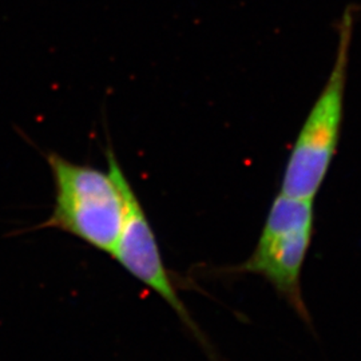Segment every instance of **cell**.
<instances>
[{
    "mask_svg": "<svg viewBox=\"0 0 361 361\" xmlns=\"http://www.w3.org/2000/svg\"><path fill=\"white\" fill-rule=\"evenodd\" d=\"M313 233V201L280 193L271 204L252 256L235 268L240 273L262 276L308 325L312 320L302 298L301 274Z\"/></svg>",
    "mask_w": 361,
    "mask_h": 361,
    "instance_id": "3",
    "label": "cell"
},
{
    "mask_svg": "<svg viewBox=\"0 0 361 361\" xmlns=\"http://www.w3.org/2000/svg\"><path fill=\"white\" fill-rule=\"evenodd\" d=\"M353 20L352 8H347L338 25L332 71L312 106L285 165L280 193L288 197L314 201L334 162L344 118Z\"/></svg>",
    "mask_w": 361,
    "mask_h": 361,
    "instance_id": "2",
    "label": "cell"
},
{
    "mask_svg": "<svg viewBox=\"0 0 361 361\" xmlns=\"http://www.w3.org/2000/svg\"><path fill=\"white\" fill-rule=\"evenodd\" d=\"M122 189L126 205L125 221L111 257L116 258L118 264L125 271H129L134 279L165 300L183 324L188 325L195 335L200 336V340H202L197 325L170 279L161 256L154 231L125 174L122 177Z\"/></svg>",
    "mask_w": 361,
    "mask_h": 361,
    "instance_id": "4",
    "label": "cell"
},
{
    "mask_svg": "<svg viewBox=\"0 0 361 361\" xmlns=\"http://www.w3.org/2000/svg\"><path fill=\"white\" fill-rule=\"evenodd\" d=\"M109 170L78 165L59 154L47 157L55 183L51 216L37 229H56L113 255L125 221L123 170L113 150L107 152Z\"/></svg>",
    "mask_w": 361,
    "mask_h": 361,
    "instance_id": "1",
    "label": "cell"
}]
</instances>
